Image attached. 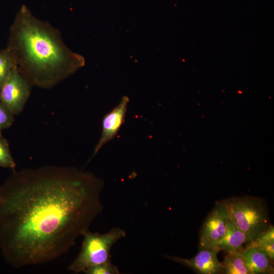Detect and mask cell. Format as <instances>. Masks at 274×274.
Returning <instances> with one entry per match:
<instances>
[{
	"instance_id": "6da1fadb",
	"label": "cell",
	"mask_w": 274,
	"mask_h": 274,
	"mask_svg": "<svg viewBox=\"0 0 274 274\" xmlns=\"http://www.w3.org/2000/svg\"><path fill=\"white\" fill-rule=\"evenodd\" d=\"M103 180L74 167L14 174L0 187V249L15 268L67 252L102 211Z\"/></svg>"
},
{
	"instance_id": "7a4b0ae2",
	"label": "cell",
	"mask_w": 274,
	"mask_h": 274,
	"mask_svg": "<svg viewBox=\"0 0 274 274\" xmlns=\"http://www.w3.org/2000/svg\"><path fill=\"white\" fill-rule=\"evenodd\" d=\"M7 48L31 86L50 88L82 66L84 59L65 45L60 31L23 6L10 28Z\"/></svg>"
},
{
	"instance_id": "3957f363",
	"label": "cell",
	"mask_w": 274,
	"mask_h": 274,
	"mask_svg": "<svg viewBox=\"0 0 274 274\" xmlns=\"http://www.w3.org/2000/svg\"><path fill=\"white\" fill-rule=\"evenodd\" d=\"M229 219L245 234L250 243L266 230L270 223L264 200L245 195L226 199Z\"/></svg>"
},
{
	"instance_id": "277c9868",
	"label": "cell",
	"mask_w": 274,
	"mask_h": 274,
	"mask_svg": "<svg viewBox=\"0 0 274 274\" xmlns=\"http://www.w3.org/2000/svg\"><path fill=\"white\" fill-rule=\"evenodd\" d=\"M82 235L83 241L80 252L68 267L69 270L76 273L111 259L112 246L125 237L126 232L119 227H115L105 233L91 232L88 230Z\"/></svg>"
},
{
	"instance_id": "5b68a950",
	"label": "cell",
	"mask_w": 274,
	"mask_h": 274,
	"mask_svg": "<svg viewBox=\"0 0 274 274\" xmlns=\"http://www.w3.org/2000/svg\"><path fill=\"white\" fill-rule=\"evenodd\" d=\"M229 219L226 199L217 201L199 231V250L216 247L225 233Z\"/></svg>"
},
{
	"instance_id": "8992f818",
	"label": "cell",
	"mask_w": 274,
	"mask_h": 274,
	"mask_svg": "<svg viewBox=\"0 0 274 274\" xmlns=\"http://www.w3.org/2000/svg\"><path fill=\"white\" fill-rule=\"evenodd\" d=\"M31 86L30 83L16 66L0 88V101L14 115H18L21 112L28 100Z\"/></svg>"
},
{
	"instance_id": "52a82bcc",
	"label": "cell",
	"mask_w": 274,
	"mask_h": 274,
	"mask_svg": "<svg viewBox=\"0 0 274 274\" xmlns=\"http://www.w3.org/2000/svg\"><path fill=\"white\" fill-rule=\"evenodd\" d=\"M220 251L221 250L217 247L209 250H199L198 253L190 259L168 255L165 257L199 274H218L221 273V262L217 258Z\"/></svg>"
},
{
	"instance_id": "ba28073f",
	"label": "cell",
	"mask_w": 274,
	"mask_h": 274,
	"mask_svg": "<svg viewBox=\"0 0 274 274\" xmlns=\"http://www.w3.org/2000/svg\"><path fill=\"white\" fill-rule=\"evenodd\" d=\"M128 102V98L124 96L118 106L104 116L102 121L101 134L94 148L93 157L118 132L125 121Z\"/></svg>"
},
{
	"instance_id": "9c48e42d",
	"label": "cell",
	"mask_w": 274,
	"mask_h": 274,
	"mask_svg": "<svg viewBox=\"0 0 274 274\" xmlns=\"http://www.w3.org/2000/svg\"><path fill=\"white\" fill-rule=\"evenodd\" d=\"M242 253L251 274H273V262L264 252L255 248L242 250Z\"/></svg>"
},
{
	"instance_id": "30bf717a",
	"label": "cell",
	"mask_w": 274,
	"mask_h": 274,
	"mask_svg": "<svg viewBox=\"0 0 274 274\" xmlns=\"http://www.w3.org/2000/svg\"><path fill=\"white\" fill-rule=\"evenodd\" d=\"M248 243L244 233L229 219L224 234L216 247L227 253L241 252Z\"/></svg>"
},
{
	"instance_id": "8fae6325",
	"label": "cell",
	"mask_w": 274,
	"mask_h": 274,
	"mask_svg": "<svg viewBox=\"0 0 274 274\" xmlns=\"http://www.w3.org/2000/svg\"><path fill=\"white\" fill-rule=\"evenodd\" d=\"M221 273L251 274L242 252H229L221 262Z\"/></svg>"
},
{
	"instance_id": "7c38bea8",
	"label": "cell",
	"mask_w": 274,
	"mask_h": 274,
	"mask_svg": "<svg viewBox=\"0 0 274 274\" xmlns=\"http://www.w3.org/2000/svg\"><path fill=\"white\" fill-rule=\"evenodd\" d=\"M255 248L265 252L270 258L274 260V227L271 225L253 241L246 244L243 250Z\"/></svg>"
},
{
	"instance_id": "4fadbf2b",
	"label": "cell",
	"mask_w": 274,
	"mask_h": 274,
	"mask_svg": "<svg viewBox=\"0 0 274 274\" xmlns=\"http://www.w3.org/2000/svg\"><path fill=\"white\" fill-rule=\"evenodd\" d=\"M16 66L10 50L7 48L0 50V88Z\"/></svg>"
},
{
	"instance_id": "5bb4252c",
	"label": "cell",
	"mask_w": 274,
	"mask_h": 274,
	"mask_svg": "<svg viewBox=\"0 0 274 274\" xmlns=\"http://www.w3.org/2000/svg\"><path fill=\"white\" fill-rule=\"evenodd\" d=\"M16 164L11 154L7 140L0 133V167L14 170Z\"/></svg>"
},
{
	"instance_id": "9a60e30c",
	"label": "cell",
	"mask_w": 274,
	"mask_h": 274,
	"mask_svg": "<svg viewBox=\"0 0 274 274\" xmlns=\"http://www.w3.org/2000/svg\"><path fill=\"white\" fill-rule=\"evenodd\" d=\"M83 272L86 274H119V271L111 262V259L86 269Z\"/></svg>"
},
{
	"instance_id": "2e32d148",
	"label": "cell",
	"mask_w": 274,
	"mask_h": 274,
	"mask_svg": "<svg viewBox=\"0 0 274 274\" xmlns=\"http://www.w3.org/2000/svg\"><path fill=\"white\" fill-rule=\"evenodd\" d=\"M14 121V114L3 102L0 101V133L11 126Z\"/></svg>"
}]
</instances>
